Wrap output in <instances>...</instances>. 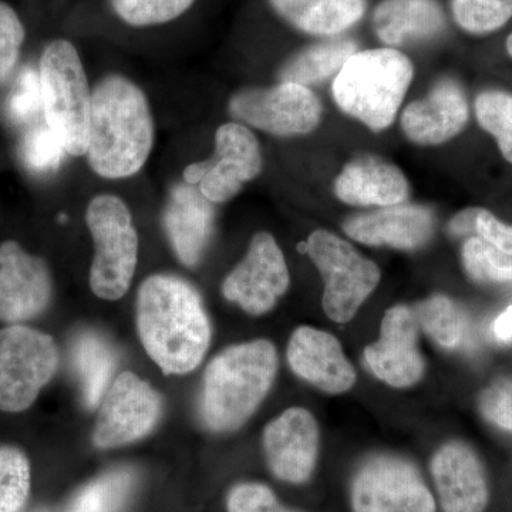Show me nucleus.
Masks as SVG:
<instances>
[{
	"instance_id": "obj_1",
	"label": "nucleus",
	"mask_w": 512,
	"mask_h": 512,
	"mask_svg": "<svg viewBox=\"0 0 512 512\" xmlns=\"http://www.w3.org/2000/svg\"><path fill=\"white\" fill-rule=\"evenodd\" d=\"M137 328L147 355L165 375L197 369L211 343L200 293L174 275H153L140 286Z\"/></svg>"
},
{
	"instance_id": "obj_2",
	"label": "nucleus",
	"mask_w": 512,
	"mask_h": 512,
	"mask_svg": "<svg viewBox=\"0 0 512 512\" xmlns=\"http://www.w3.org/2000/svg\"><path fill=\"white\" fill-rule=\"evenodd\" d=\"M154 146V120L143 90L123 76L101 80L92 92L87 161L97 175L137 174Z\"/></svg>"
},
{
	"instance_id": "obj_3",
	"label": "nucleus",
	"mask_w": 512,
	"mask_h": 512,
	"mask_svg": "<svg viewBox=\"0 0 512 512\" xmlns=\"http://www.w3.org/2000/svg\"><path fill=\"white\" fill-rule=\"evenodd\" d=\"M278 370V355L268 340L231 346L205 370L201 417L217 433L239 429L265 399Z\"/></svg>"
},
{
	"instance_id": "obj_4",
	"label": "nucleus",
	"mask_w": 512,
	"mask_h": 512,
	"mask_svg": "<svg viewBox=\"0 0 512 512\" xmlns=\"http://www.w3.org/2000/svg\"><path fill=\"white\" fill-rule=\"evenodd\" d=\"M413 79V64L396 49L356 52L333 82L340 109L370 130L390 127Z\"/></svg>"
},
{
	"instance_id": "obj_5",
	"label": "nucleus",
	"mask_w": 512,
	"mask_h": 512,
	"mask_svg": "<svg viewBox=\"0 0 512 512\" xmlns=\"http://www.w3.org/2000/svg\"><path fill=\"white\" fill-rule=\"evenodd\" d=\"M46 124L62 141L66 153L82 157L89 146L92 93L76 47L55 40L40 59Z\"/></svg>"
},
{
	"instance_id": "obj_6",
	"label": "nucleus",
	"mask_w": 512,
	"mask_h": 512,
	"mask_svg": "<svg viewBox=\"0 0 512 512\" xmlns=\"http://www.w3.org/2000/svg\"><path fill=\"white\" fill-rule=\"evenodd\" d=\"M86 222L94 239L89 282L94 295L117 301L133 281L138 259V235L126 202L101 194L87 205Z\"/></svg>"
},
{
	"instance_id": "obj_7",
	"label": "nucleus",
	"mask_w": 512,
	"mask_h": 512,
	"mask_svg": "<svg viewBox=\"0 0 512 512\" xmlns=\"http://www.w3.org/2000/svg\"><path fill=\"white\" fill-rule=\"evenodd\" d=\"M57 367L59 350L52 336L19 325L0 330V410L29 409Z\"/></svg>"
},
{
	"instance_id": "obj_8",
	"label": "nucleus",
	"mask_w": 512,
	"mask_h": 512,
	"mask_svg": "<svg viewBox=\"0 0 512 512\" xmlns=\"http://www.w3.org/2000/svg\"><path fill=\"white\" fill-rule=\"evenodd\" d=\"M308 254L325 279L326 315L336 323L349 322L379 285V266L323 229L309 237Z\"/></svg>"
},
{
	"instance_id": "obj_9",
	"label": "nucleus",
	"mask_w": 512,
	"mask_h": 512,
	"mask_svg": "<svg viewBox=\"0 0 512 512\" xmlns=\"http://www.w3.org/2000/svg\"><path fill=\"white\" fill-rule=\"evenodd\" d=\"M261 170V147L254 134L242 124L227 123L215 134L214 156L188 165L184 181L198 185L212 204H222L234 198Z\"/></svg>"
},
{
	"instance_id": "obj_10",
	"label": "nucleus",
	"mask_w": 512,
	"mask_h": 512,
	"mask_svg": "<svg viewBox=\"0 0 512 512\" xmlns=\"http://www.w3.org/2000/svg\"><path fill=\"white\" fill-rule=\"evenodd\" d=\"M229 111L249 126L291 137L311 133L319 126L322 104L308 87L281 82L235 93L229 100Z\"/></svg>"
},
{
	"instance_id": "obj_11",
	"label": "nucleus",
	"mask_w": 512,
	"mask_h": 512,
	"mask_svg": "<svg viewBox=\"0 0 512 512\" xmlns=\"http://www.w3.org/2000/svg\"><path fill=\"white\" fill-rule=\"evenodd\" d=\"M163 402L160 394L131 372L110 384L97 414L93 443L101 450L127 446L148 436L158 424Z\"/></svg>"
},
{
	"instance_id": "obj_12",
	"label": "nucleus",
	"mask_w": 512,
	"mask_h": 512,
	"mask_svg": "<svg viewBox=\"0 0 512 512\" xmlns=\"http://www.w3.org/2000/svg\"><path fill=\"white\" fill-rule=\"evenodd\" d=\"M353 512H436V503L419 471L397 457H375L360 468L352 484Z\"/></svg>"
},
{
	"instance_id": "obj_13",
	"label": "nucleus",
	"mask_w": 512,
	"mask_h": 512,
	"mask_svg": "<svg viewBox=\"0 0 512 512\" xmlns=\"http://www.w3.org/2000/svg\"><path fill=\"white\" fill-rule=\"evenodd\" d=\"M288 265L275 238L259 232L252 238L248 254L225 278L222 293L249 315L271 311L289 288Z\"/></svg>"
},
{
	"instance_id": "obj_14",
	"label": "nucleus",
	"mask_w": 512,
	"mask_h": 512,
	"mask_svg": "<svg viewBox=\"0 0 512 512\" xmlns=\"http://www.w3.org/2000/svg\"><path fill=\"white\" fill-rule=\"evenodd\" d=\"M53 284L43 259L28 254L18 242L0 245V320L25 322L40 315L52 299Z\"/></svg>"
},
{
	"instance_id": "obj_15",
	"label": "nucleus",
	"mask_w": 512,
	"mask_h": 512,
	"mask_svg": "<svg viewBox=\"0 0 512 512\" xmlns=\"http://www.w3.org/2000/svg\"><path fill=\"white\" fill-rule=\"evenodd\" d=\"M269 468L279 480L301 484L315 470L319 429L315 417L302 407H292L276 417L264 431Z\"/></svg>"
},
{
	"instance_id": "obj_16",
	"label": "nucleus",
	"mask_w": 512,
	"mask_h": 512,
	"mask_svg": "<svg viewBox=\"0 0 512 512\" xmlns=\"http://www.w3.org/2000/svg\"><path fill=\"white\" fill-rule=\"evenodd\" d=\"M373 375L393 387H410L423 376L424 362L417 348L416 316L407 306L384 313L380 338L365 350Z\"/></svg>"
},
{
	"instance_id": "obj_17",
	"label": "nucleus",
	"mask_w": 512,
	"mask_h": 512,
	"mask_svg": "<svg viewBox=\"0 0 512 512\" xmlns=\"http://www.w3.org/2000/svg\"><path fill=\"white\" fill-rule=\"evenodd\" d=\"M293 372L326 393L348 392L356 373L335 336L323 330L301 326L293 332L288 346Z\"/></svg>"
},
{
	"instance_id": "obj_18",
	"label": "nucleus",
	"mask_w": 512,
	"mask_h": 512,
	"mask_svg": "<svg viewBox=\"0 0 512 512\" xmlns=\"http://www.w3.org/2000/svg\"><path fill=\"white\" fill-rule=\"evenodd\" d=\"M468 121V104L460 84L441 79L424 99L407 106L404 134L419 146H437L457 136Z\"/></svg>"
},
{
	"instance_id": "obj_19",
	"label": "nucleus",
	"mask_w": 512,
	"mask_h": 512,
	"mask_svg": "<svg viewBox=\"0 0 512 512\" xmlns=\"http://www.w3.org/2000/svg\"><path fill=\"white\" fill-rule=\"evenodd\" d=\"M431 473L444 512H484L487 480L476 453L466 444L441 447L431 461Z\"/></svg>"
},
{
	"instance_id": "obj_20",
	"label": "nucleus",
	"mask_w": 512,
	"mask_h": 512,
	"mask_svg": "<svg viewBox=\"0 0 512 512\" xmlns=\"http://www.w3.org/2000/svg\"><path fill=\"white\" fill-rule=\"evenodd\" d=\"M163 221L168 241L181 264L190 268L197 265L214 229L212 202L194 185H175Z\"/></svg>"
},
{
	"instance_id": "obj_21",
	"label": "nucleus",
	"mask_w": 512,
	"mask_h": 512,
	"mask_svg": "<svg viewBox=\"0 0 512 512\" xmlns=\"http://www.w3.org/2000/svg\"><path fill=\"white\" fill-rule=\"evenodd\" d=\"M343 229L362 244L416 249L433 234L434 217L429 208L420 205H393L349 218Z\"/></svg>"
},
{
	"instance_id": "obj_22",
	"label": "nucleus",
	"mask_w": 512,
	"mask_h": 512,
	"mask_svg": "<svg viewBox=\"0 0 512 512\" xmlns=\"http://www.w3.org/2000/svg\"><path fill=\"white\" fill-rule=\"evenodd\" d=\"M340 201L360 207H393L409 197V184L396 165L379 157L362 156L350 161L336 178Z\"/></svg>"
},
{
	"instance_id": "obj_23",
	"label": "nucleus",
	"mask_w": 512,
	"mask_h": 512,
	"mask_svg": "<svg viewBox=\"0 0 512 512\" xmlns=\"http://www.w3.org/2000/svg\"><path fill=\"white\" fill-rule=\"evenodd\" d=\"M446 25L436 0H383L373 13V29L389 46L439 35Z\"/></svg>"
},
{
	"instance_id": "obj_24",
	"label": "nucleus",
	"mask_w": 512,
	"mask_h": 512,
	"mask_svg": "<svg viewBox=\"0 0 512 512\" xmlns=\"http://www.w3.org/2000/svg\"><path fill=\"white\" fill-rule=\"evenodd\" d=\"M296 29L315 36H336L362 19L366 0H269Z\"/></svg>"
},
{
	"instance_id": "obj_25",
	"label": "nucleus",
	"mask_w": 512,
	"mask_h": 512,
	"mask_svg": "<svg viewBox=\"0 0 512 512\" xmlns=\"http://www.w3.org/2000/svg\"><path fill=\"white\" fill-rule=\"evenodd\" d=\"M73 367L79 376L84 403L94 409L103 399L117 369L113 346L99 333L83 332L72 349Z\"/></svg>"
},
{
	"instance_id": "obj_26",
	"label": "nucleus",
	"mask_w": 512,
	"mask_h": 512,
	"mask_svg": "<svg viewBox=\"0 0 512 512\" xmlns=\"http://www.w3.org/2000/svg\"><path fill=\"white\" fill-rule=\"evenodd\" d=\"M357 52L355 40L336 39L308 47L289 59L282 67L279 77L282 82L309 84L325 82L338 76L342 67Z\"/></svg>"
},
{
	"instance_id": "obj_27",
	"label": "nucleus",
	"mask_w": 512,
	"mask_h": 512,
	"mask_svg": "<svg viewBox=\"0 0 512 512\" xmlns=\"http://www.w3.org/2000/svg\"><path fill=\"white\" fill-rule=\"evenodd\" d=\"M136 484L130 468H117L96 478L74 497L66 512H121Z\"/></svg>"
},
{
	"instance_id": "obj_28",
	"label": "nucleus",
	"mask_w": 512,
	"mask_h": 512,
	"mask_svg": "<svg viewBox=\"0 0 512 512\" xmlns=\"http://www.w3.org/2000/svg\"><path fill=\"white\" fill-rule=\"evenodd\" d=\"M417 318L434 342L447 349H454L463 342L466 320L456 303L446 296H433L421 302Z\"/></svg>"
},
{
	"instance_id": "obj_29",
	"label": "nucleus",
	"mask_w": 512,
	"mask_h": 512,
	"mask_svg": "<svg viewBox=\"0 0 512 512\" xmlns=\"http://www.w3.org/2000/svg\"><path fill=\"white\" fill-rule=\"evenodd\" d=\"M30 491L28 458L15 447H0V512H19Z\"/></svg>"
},
{
	"instance_id": "obj_30",
	"label": "nucleus",
	"mask_w": 512,
	"mask_h": 512,
	"mask_svg": "<svg viewBox=\"0 0 512 512\" xmlns=\"http://www.w3.org/2000/svg\"><path fill=\"white\" fill-rule=\"evenodd\" d=\"M454 19L473 35L500 29L512 18V0H451Z\"/></svg>"
},
{
	"instance_id": "obj_31",
	"label": "nucleus",
	"mask_w": 512,
	"mask_h": 512,
	"mask_svg": "<svg viewBox=\"0 0 512 512\" xmlns=\"http://www.w3.org/2000/svg\"><path fill=\"white\" fill-rule=\"evenodd\" d=\"M463 261L468 275L477 282H512V255L484 239H468L463 249Z\"/></svg>"
},
{
	"instance_id": "obj_32",
	"label": "nucleus",
	"mask_w": 512,
	"mask_h": 512,
	"mask_svg": "<svg viewBox=\"0 0 512 512\" xmlns=\"http://www.w3.org/2000/svg\"><path fill=\"white\" fill-rule=\"evenodd\" d=\"M478 123L493 134L505 160L512 163V96L501 92L480 94L476 101Z\"/></svg>"
},
{
	"instance_id": "obj_33",
	"label": "nucleus",
	"mask_w": 512,
	"mask_h": 512,
	"mask_svg": "<svg viewBox=\"0 0 512 512\" xmlns=\"http://www.w3.org/2000/svg\"><path fill=\"white\" fill-rule=\"evenodd\" d=\"M194 0H113L114 10L131 26L171 22L187 12Z\"/></svg>"
},
{
	"instance_id": "obj_34",
	"label": "nucleus",
	"mask_w": 512,
	"mask_h": 512,
	"mask_svg": "<svg viewBox=\"0 0 512 512\" xmlns=\"http://www.w3.org/2000/svg\"><path fill=\"white\" fill-rule=\"evenodd\" d=\"M64 150L62 141L49 126L32 128L20 146V156L30 171L37 174L53 173L62 163Z\"/></svg>"
},
{
	"instance_id": "obj_35",
	"label": "nucleus",
	"mask_w": 512,
	"mask_h": 512,
	"mask_svg": "<svg viewBox=\"0 0 512 512\" xmlns=\"http://www.w3.org/2000/svg\"><path fill=\"white\" fill-rule=\"evenodd\" d=\"M43 109L42 82L40 73L26 67L19 74L15 89L9 97L8 111L16 123H29Z\"/></svg>"
},
{
	"instance_id": "obj_36",
	"label": "nucleus",
	"mask_w": 512,
	"mask_h": 512,
	"mask_svg": "<svg viewBox=\"0 0 512 512\" xmlns=\"http://www.w3.org/2000/svg\"><path fill=\"white\" fill-rule=\"evenodd\" d=\"M25 40V28L15 10L0 2V83L8 79L18 62L20 47Z\"/></svg>"
},
{
	"instance_id": "obj_37",
	"label": "nucleus",
	"mask_w": 512,
	"mask_h": 512,
	"mask_svg": "<svg viewBox=\"0 0 512 512\" xmlns=\"http://www.w3.org/2000/svg\"><path fill=\"white\" fill-rule=\"evenodd\" d=\"M227 508L228 512H295L279 505L271 488L258 483H244L232 488Z\"/></svg>"
},
{
	"instance_id": "obj_38",
	"label": "nucleus",
	"mask_w": 512,
	"mask_h": 512,
	"mask_svg": "<svg viewBox=\"0 0 512 512\" xmlns=\"http://www.w3.org/2000/svg\"><path fill=\"white\" fill-rule=\"evenodd\" d=\"M485 419L512 431V383L500 382L488 387L480 397Z\"/></svg>"
},
{
	"instance_id": "obj_39",
	"label": "nucleus",
	"mask_w": 512,
	"mask_h": 512,
	"mask_svg": "<svg viewBox=\"0 0 512 512\" xmlns=\"http://www.w3.org/2000/svg\"><path fill=\"white\" fill-rule=\"evenodd\" d=\"M476 231L485 242L512 255V227L498 221L491 212L478 211Z\"/></svg>"
},
{
	"instance_id": "obj_40",
	"label": "nucleus",
	"mask_w": 512,
	"mask_h": 512,
	"mask_svg": "<svg viewBox=\"0 0 512 512\" xmlns=\"http://www.w3.org/2000/svg\"><path fill=\"white\" fill-rule=\"evenodd\" d=\"M480 210H466L457 214L448 225V231L454 237H464L476 231L477 215Z\"/></svg>"
},
{
	"instance_id": "obj_41",
	"label": "nucleus",
	"mask_w": 512,
	"mask_h": 512,
	"mask_svg": "<svg viewBox=\"0 0 512 512\" xmlns=\"http://www.w3.org/2000/svg\"><path fill=\"white\" fill-rule=\"evenodd\" d=\"M494 333L503 342L512 339V305L495 320Z\"/></svg>"
},
{
	"instance_id": "obj_42",
	"label": "nucleus",
	"mask_w": 512,
	"mask_h": 512,
	"mask_svg": "<svg viewBox=\"0 0 512 512\" xmlns=\"http://www.w3.org/2000/svg\"><path fill=\"white\" fill-rule=\"evenodd\" d=\"M507 50H508V53H510V55L512 56V35L510 37H508Z\"/></svg>"
}]
</instances>
